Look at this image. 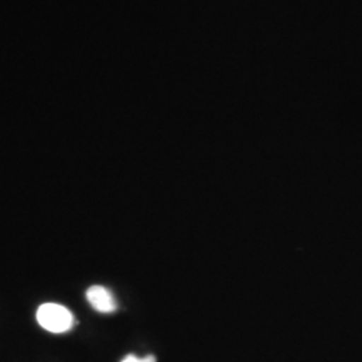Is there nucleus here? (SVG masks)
<instances>
[{
  "instance_id": "f257e3e1",
  "label": "nucleus",
  "mask_w": 362,
  "mask_h": 362,
  "mask_svg": "<svg viewBox=\"0 0 362 362\" xmlns=\"http://www.w3.org/2000/svg\"><path fill=\"white\" fill-rule=\"evenodd\" d=\"M37 320L45 330L55 334L69 332L74 325V318L70 310L57 303H45L39 306Z\"/></svg>"
},
{
  "instance_id": "f03ea898",
  "label": "nucleus",
  "mask_w": 362,
  "mask_h": 362,
  "mask_svg": "<svg viewBox=\"0 0 362 362\" xmlns=\"http://www.w3.org/2000/svg\"><path fill=\"white\" fill-rule=\"evenodd\" d=\"M86 298L94 310L109 314L117 310L116 298L104 286H91L86 291Z\"/></svg>"
},
{
  "instance_id": "7ed1b4c3",
  "label": "nucleus",
  "mask_w": 362,
  "mask_h": 362,
  "mask_svg": "<svg viewBox=\"0 0 362 362\" xmlns=\"http://www.w3.org/2000/svg\"><path fill=\"white\" fill-rule=\"evenodd\" d=\"M121 362H144V358H139V357H136L134 354H129V356H127Z\"/></svg>"
},
{
  "instance_id": "20e7f679",
  "label": "nucleus",
  "mask_w": 362,
  "mask_h": 362,
  "mask_svg": "<svg viewBox=\"0 0 362 362\" xmlns=\"http://www.w3.org/2000/svg\"><path fill=\"white\" fill-rule=\"evenodd\" d=\"M144 362H156L155 356H146L144 357Z\"/></svg>"
}]
</instances>
